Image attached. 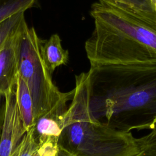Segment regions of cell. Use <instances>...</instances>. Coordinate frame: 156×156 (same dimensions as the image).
Wrapping results in <instances>:
<instances>
[{"label": "cell", "mask_w": 156, "mask_h": 156, "mask_svg": "<svg viewBox=\"0 0 156 156\" xmlns=\"http://www.w3.org/2000/svg\"><path fill=\"white\" fill-rule=\"evenodd\" d=\"M43 41L23 18L16 30L18 70L32 98L34 122L56 105L71 101L74 94V89L62 92L54 83L42 58Z\"/></svg>", "instance_id": "obj_4"}, {"label": "cell", "mask_w": 156, "mask_h": 156, "mask_svg": "<svg viewBox=\"0 0 156 156\" xmlns=\"http://www.w3.org/2000/svg\"><path fill=\"white\" fill-rule=\"evenodd\" d=\"M85 50L90 66L156 65V10L118 0H97Z\"/></svg>", "instance_id": "obj_2"}, {"label": "cell", "mask_w": 156, "mask_h": 156, "mask_svg": "<svg viewBox=\"0 0 156 156\" xmlns=\"http://www.w3.org/2000/svg\"><path fill=\"white\" fill-rule=\"evenodd\" d=\"M23 18L24 12H22L0 23V48L6 38L17 29Z\"/></svg>", "instance_id": "obj_12"}, {"label": "cell", "mask_w": 156, "mask_h": 156, "mask_svg": "<svg viewBox=\"0 0 156 156\" xmlns=\"http://www.w3.org/2000/svg\"><path fill=\"white\" fill-rule=\"evenodd\" d=\"M16 86L5 93V113L0 135V156H11L26 133L18 107Z\"/></svg>", "instance_id": "obj_6"}, {"label": "cell", "mask_w": 156, "mask_h": 156, "mask_svg": "<svg viewBox=\"0 0 156 156\" xmlns=\"http://www.w3.org/2000/svg\"><path fill=\"white\" fill-rule=\"evenodd\" d=\"M17 29L6 38L0 48V94L3 95L16 86L18 77Z\"/></svg>", "instance_id": "obj_7"}, {"label": "cell", "mask_w": 156, "mask_h": 156, "mask_svg": "<svg viewBox=\"0 0 156 156\" xmlns=\"http://www.w3.org/2000/svg\"><path fill=\"white\" fill-rule=\"evenodd\" d=\"M74 94L65 113L58 140L59 149L68 156H136L141 154L131 132L108 127L90 113L84 72L75 76Z\"/></svg>", "instance_id": "obj_3"}, {"label": "cell", "mask_w": 156, "mask_h": 156, "mask_svg": "<svg viewBox=\"0 0 156 156\" xmlns=\"http://www.w3.org/2000/svg\"><path fill=\"white\" fill-rule=\"evenodd\" d=\"M5 101L4 95L0 94V135H1L2 126L4 117V113H5Z\"/></svg>", "instance_id": "obj_15"}, {"label": "cell", "mask_w": 156, "mask_h": 156, "mask_svg": "<svg viewBox=\"0 0 156 156\" xmlns=\"http://www.w3.org/2000/svg\"><path fill=\"white\" fill-rule=\"evenodd\" d=\"M145 10H155L151 0H118Z\"/></svg>", "instance_id": "obj_14"}, {"label": "cell", "mask_w": 156, "mask_h": 156, "mask_svg": "<svg viewBox=\"0 0 156 156\" xmlns=\"http://www.w3.org/2000/svg\"><path fill=\"white\" fill-rule=\"evenodd\" d=\"M57 156H68V155H67L66 154H65L64 152H63L62 151H61L60 150V152H59V153L58 154V155Z\"/></svg>", "instance_id": "obj_16"}, {"label": "cell", "mask_w": 156, "mask_h": 156, "mask_svg": "<svg viewBox=\"0 0 156 156\" xmlns=\"http://www.w3.org/2000/svg\"><path fill=\"white\" fill-rule=\"evenodd\" d=\"M15 91L20 113L24 126L27 131L34 124L32 101L26 83L19 75L16 84Z\"/></svg>", "instance_id": "obj_9"}, {"label": "cell", "mask_w": 156, "mask_h": 156, "mask_svg": "<svg viewBox=\"0 0 156 156\" xmlns=\"http://www.w3.org/2000/svg\"><path fill=\"white\" fill-rule=\"evenodd\" d=\"M11 156H44L32 136L30 129L27 130L22 141Z\"/></svg>", "instance_id": "obj_11"}, {"label": "cell", "mask_w": 156, "mask_h": 156, "mask_svg": "<svg viewBox=\"0 0 156 156\" xmlns=\"http://www.w3.org/2000/svg\"><path fill=\"white\" fill-rule=\"evenodd\" d=\"M37 0H0V23L30 8Z\"/></svg>", "instance_id": "obj_10"}, {"label": "cell", "mask_w": 156, "mask_h": 156, "mask_svg": "<svg viewBox=\"0 0 156 156\" xmlns=\"http://www.w3.org/2000/svg\"><path fill=\"white\" fill-rule=\"evenodd\" d=\"M141 151L151 156H156V126L144 136L136 138Z\"/></svg>", "instance_id": "obj_13"}, {"label": "cell", "mask_w": 156, "mask_h": 156, "mask_svg": "<svg viewBox=\"0 0 156 156\" xmlns=\"http://www.w3.org/2000/svg\"><path fill=\"white\" fill-rule=\"evenodd\" d=\"M61 41L59 35L55 34L49 39L43 40L41 44L42 58L51 74L57 67L66 65L68 62V51L63 48Z\"/></svg>", "instance_id": "obj_8"}, {"label": "cell", "mask_w": 156, "mask_h": 156, "mask_svg": "<svg viewBox=\"0 0 156 156\" xmlns=\"http://www.w3.org/2000/svg\"><path fill=\"white\" fill-rule=\"evenodd\" d=\"M84 76L94 119L126 132L156 126V65L90 66Z\"/></svg>", "instance_id": "obj_1"}, {"label": "cell", "mask_w": 156, "mask_h": 156, "mask_svg": "<svg viewBox=\"0 0 156 156\" xmlns=\"http://www.w3.org/2000/svg\"><path fill=\"white\" fill-rule=\"evenodd\" d=\"M136 156H151V155H147V154H144V153H143V152H141V154L137 155Z\"/></svg>", "instance_id": "obj_17"}, {"label": "cell", "mask_w": 156, "mask_h": 156, "mask_svg": "<svg viewBox=\"0 0 156 156\" xmlns=\"http://www.w3.org/2000/svg\"><path fill=\"white\" fill-rule=\"evenodd\" d=\"M68 102H62L36 119L30 129L44 156H57L58 140L63 129Z\"/></svg>", "instance_id": "obj_5"}]
</instances>
